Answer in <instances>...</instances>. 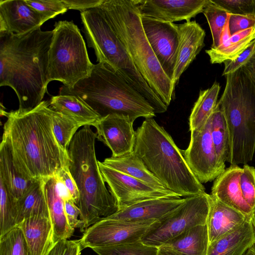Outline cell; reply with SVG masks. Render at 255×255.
<instances>
[{"mask_svg": "<svg viewBox=\"0 0 255 255\" xmlns=\"http://www.w3.org/2000/svg\"><path fill=\"white\" fill-rule=\"evenodd\" d=\"M53 110L43 101L30 112H7L1 142L9 150L17 171L32 181L47 180L69 166V157L53 131Z\"/></svg>", "mask_w": 255, "mask_h": 255, "instance_id": "obj_1", "label": "cell"}, {"mask_svg": "<svg viewBox=\"0 0 255 255\" xmlns=\"http://www.w3.org/2000/svg\"><path fill=\"white\" fill-rule=\"evenodd\" d=\"M53 34V29L40 27L21 35L0 31V86L14 90L20 113L31 111L43 101Z\"/></svg>", "mask_w": 255, "mask_h": 255, "instance_id": "obj_2", "label": "cell"}, {"mask_svg": "<svg viewBox=\"0 0 255 255\" xmlns=\"http://www.w3.org/2000/svg\"><path fill=\"white\" fill-rule=\"evenodd\" d=\"M133 152L166 189L180 197L205 192L187 163L183 150L153 118L145 119L136 130Z\"/></svg>", "mask_w": 255, "mask_h": 255, "instance_id": "obj_3", "label": "cell"}, {"mask_svg": "<svg viewBox=\"0 0 255 255\" xmlns=\"http://www.w3.org/2000/svg\"><path fill=\"white\" fill-rule=\"evenodd\" d=\"M99 6L144 80L168 107L175 85L162 69L147 39L137 0H104Z\"/></svg>", "mask_w": 255, "mask_h": 255, "instance_id": "obj_4", "label": "cell"}, {"mask_svg": "<svg viewBox=\"0 0 255 255\" xmlns=\"http://www.w3.org/2000/svg\"><path fill=\"white\" fill-rule=\"evenodd\" d=\"M97 134L91 126L82 127L68 148L69 168L78 188L81 211L79 228H88L118 211L117 202L106 186L95 151Z\"/></svg>", "mask_w": 255, "mask_h": 255, "instance_id": "obj_5", "label": "cell"}, {"mask_svg": "<svg viewBox=\"0 0 255 255\" xmlns=\"http://www.w3.org/2000/svg\"><path fill=\"white\" fill-rule=\"evenodd\" d=\"M60 95L77 96L101 117L120 115L133 122L140 117L153 118L155 113L146 99L107 65L94 64L90 75L72 88L62 86Z\"/></svg>", "mask_w": 255, "mask_h": 255, "instance_id": "obj_6", "label": "cell"}, {"mask_svg": "<svg viewBox=\"0 0 255 255\" xmlns=\"http://www.w3.org/2000/svg\"><path fill=\"white\" fill-rule=\"evenodd\" d=\"M226 83L217 105L229 136L227 161L246 164L255 152V84L245 66L225 75Z\"/></svg>", "mask_w": 255, "mask_h": 255, "instance_id": "obj_7", "label": "cell"}, {"mask_svg": "<svg viewBox=\"0 0 255 255\" xmlns=\"http://www.w3.org/2000/svg\"><path fill=\"white\" fill-rule=\"evenodd\" d=\"M84 32L89 47L94 50L98 63H103L121 75L149 103L155 114L168 107L150 88L130 58L99 6L81 12Z\"/></svg>", "mask_w": 255, "mask_h": 255, "instance_id": "obj_8", "label": "cell"}, {"mask_svg": "<svg viewBox=\"0 0 255 255\" xmlns=\"http://www.w3.org/2000/svg\"><path fill=\"white\" fill-rule=\"evenodd\" d=\"M48 53L47 82L59 81L73 87L88 77L94 64L90 61L85 41L72 21L55 22Z\"/></svg>", "mask_w": 255, "mask_h": 255, "instance_id": "obj_9", "label": "cell"}, {"mask_svg": "<svg viewBox=\"0 0 255 255\" xmlns=\"http://www.w3.org/2000/svg\"><path fill=\"white\" fill-rule=\"evenodd\" d=\"M211 202V195L206 192L184 197L181 205L142 238V242L159 247L188 229L207 224Z\"/></svg>", "mask_w": 255, "mask_h": 255, "instance_id": "obj_10", "label": "cell"}, {"mask_svg": "<svg viewBox=\"0 0 255 255\" xmlns=\"http://www.w3.org/2000/svg\"><path fill=\"white\" fill-rule=\"evenodd\" d=\"M158 222L124 221L107 217L88 228L79 242L82 250L135 242L141 240Z\"/></svg>", "mask_w": 255, "mask_h": 255, "instance_id": "obj_11", "label": "cell"}, {"mask_svg": "<svg viewBox=\"0 0 255 255\" xmlns=\"http://www.w3.org/2000/svg\"><path fill=\"white\" fill-rule=\"evenodd\" d=\"M103 179L115 198L118 211L144 200L165 197H181L169 190L153 188L139 180L99 161Z\"/></svg>", "mask_w": 255, "mask_h": 255, "instance_id": "obj_12", "label": "cell"}, {"mask_svg": "<svg viewBox=\"0 0 255 255\" xmlns=\"http://www.w3.org/2000/svg\"><path fill=\"white\" fill-rule=\"evenodd\" d=\"M211 128L210 117L202 127L191 131L189 145L183 150L187 163L201 183L215 180L223 173L219 166Z\"/></svg>", "mask_w": 255, "mask_h": 255, "instance_id": "obj_13", "label": "cell"}, {"mask_svg": "<svg viewBox=\"0 0 255 255\" xmlns=\"http://www.w3.org/2000/svg\"><path fill=\"white\" fill-rule=\"evenodd\" d=\"M141 18L145 34L156 57L173 82L179 46L178 25L141 15Z\"/></svg>", "mask_w": 255, "mask_h": 255, "instance_id": "obj_14", "label": "cell"}, {"mask_svg": "<svg viewBox=\"0 0 255 255\" xmlns=\"http://www.w3.org/2000/svg\"><path fill=\"white\" fill-rule=\"evenodd\" d=\"M133 123L128 117L109 115L93 126L96 128L97 138L110 148L112 156L118 157L133 151L136 139Z\"/></svg>", "mask_w": 255, "mask_h": 255, "instance_id": "obj_15", "label": "cell"}, {"mask_svg": "<svg viewBox=\"0 0 255 255\" xmlns=\"http://www.w3.org/2000/svg\"><path fill=\"white\" fill-rule=\"evenodd\" d=\"M210 0H137L141 16L168 22L190 21L203 12Z\"/></svg>", "mask_w": 255, "mask_h": 255, "instance_id": "obj_16", "label": "cell"}, {"mask_svg": "<svg viewBox=\"0 0 255 255\" xmlns=\"http://www.w3.org/2000/svg\"><path fill=\"white\" fill-rule=\"evenodd\" d=\"M48 20L25 0H0V31L24 34L41 27Z\"/></svg>", "mask_w": 255, "mask_h": 255, "instance_id": "obj_17", "label": "cell"}, {"mask_svg": "<svg viewBox=\"0 0 255 255\" xmlns=\"http://www.w3.org/2000/svg\"><path fill=\"white\" fill-rule=\"evenodd\" d=\"M243 168L231 165L213 183L211 196L222 203L252 219L254 212L245 200L240 186Z\"/></svg>", "mask_w": 255, "mask_h": 255, "instance_id": "obj_18", "label": "cell"}, {"mask_svg": "<svg viewBox=\"0 0 255 255\" xmlns=\"http://www.w3.org/2000/svg\"><path fill=\"white\" fill-rule=\"evenodd\" d=\"M179 46L173 82L175 86L182 73L205 45V30L196 21L179 24Z\"/></svg>", "mask_w": 255, "mask_h": 255, "instance_id": "obj_19", "label": "cell"}, {"mask_svg": "<svg viewBox=\"0 0 255 255\" xmlns=\"http://www.w3.org/2000/svg\"><path fill=\"white\" fill-rule=\"evenodd\" d=\"M45 191L50 217L53 230V243L68 240L74 230L68 224L64 199L70 198L57 175L49 179L45 185Z\"/></svg>", "mask_w": 255, "mask_h": 255, "instance_id": "obj_20", "label": "cell"}, {"mask_svg": "<svg viewBox=\"0 0 255 255\" xmlns=\"http://www.w3.org/2000/svg\"><path fill=\"white\" fill-rule=\"evenodd\" d=\"M184 200V198L165 197L144 200L119 210L108 217L124 221H160L172 212Z\"/></svg>", "mask_w": 255, "mask_h": 255, "instance_id": "obj_21", "label": "cell"}, {"mask_svg": "<svg viewBox=\"0 0 255 255\" xmlns=\"http://www.w3.org/2000/svg\"><path fill=\"white\" fill-rule=\"evenodd\" d=\"M255 244L252 219L247 218L236 229L210 244L206 255H244Z\"/></svg>", "mask_w": 255, "mask_h": 255, "instance_id": "obj_22", "label": "cell"}, {"mask_svg": "<svg viewBox=\"0 0 255 255\" xmlns=\"http://www.w3.org/2000/svg\"><path fill=\"white\" fill-rule=\"evenodd\" d=\"M17 226L23 231L30 255H46L54 244L50 216H30Z\"/></svg>", "mask_w": 255, "mask_h": 255, "instance_id": "obj_23", "label": "cell"}, {"mask_svg": "<svg viewBox=\"0 0 255 255\" xmlns=\"http://www.w3.org/2000/svg\"><path fill=\"white\" fill-rule=\"evenodd\" d=\"M247 218L242 213L211 196L207 222L209 244L236 229Z\"/></svg>", "mask_w": 255, "mask_h": 255, "instance_id": "obj_24", "label": "cell"}, {"mask_svg": "<svg viewBox=\"0 0 255 255\" xmlns=\"http://www.w3.org/2000/svg\"><path fill=\"white\" fill-rule=\"evenodd\" d=\"M102 162L106 166L133 177L153 188L160 190H168L163 186L133 152L120 157L111 156L106 158Z\"/></svg>", "mask_w": 255, "mask_h": 255, "instance_id": "obj_25", "label": "cell"}, {"mask_svg": "<svg viewBox=\"0 0 255 255\" xmlns=\"http://www.w3.org/2000/svg\"><path fill=\"white\" fill-rule=\"evenodd\" d=\"M54 111L72 118L83 125L93 126L101 117L80 98L70 95L52 96L49 101Z\"/></svg>", "mask_w": 255, "mask_h": 255, "instance_id": "obj_26", "label": "cell"}, {"mask_svg": "<svg viewBox=\"0 0 255 255\" xmlns=\"http://www.w3.org/2000/svg\"><path fill=\"white\" fill-rule=\"evenodd\" d=\"M47 180L33 181L23 196L16 201L17 226L30 216H50L45 191Z\"/></svg>", "mask_w": 255, "mask_h": 255, "instance_id": "obj_27", "label": "cell"}, {"mask_svg": "<svg viewBox=\"0 0 255 255\" xmlns=\"http://www.w3.org/2000/svg\"><path fill=\"white\" fill-rule=\"evenodd\" d=\"M179 255H206L209 245L207 224L194 227L165 244Z\"/></svg>", "mask_w": 255, "mask_h": 255, "instance_id": "obj_28", "label": "cell"}, {"mask_svg": "<svg viewBox=\"0 0 255 255\" xmlns=\"http://www.w3.org/2000/svg\"><path fill=\"white\" fill-rule=\"evenodd\" d=\"M255 40V26L231 36L218 47L206 50L212 64H221L238 57Z\"/></svg>", "mask_w": 255, "mask_h": 255, "instance_id": "obj_29", "label": "cell"}, {"mask_svg": "<svg viewBox=\"0 0 255 255\" xmlns=\"http://www.w3.org/2000/svg\"><path fill=\"white\" fill-rule=\"evenodd\" d=\"M0 180L16 201L34 181L25 178L17 171L9 150L2 142L0 144Z\"/></svg>", "mask_w": 255, "mask_h": 255, "instance_id": "obj_30", "label": "cell"}, {"mask_svg": "<svg viewBox=\"0 0 255 255\" xmlns=\"http://www.w3.org/2000/svg\"><path fill=\"white\" fill-rule=\"evenodd\" d=\"M220 90V84L215 82L210 88L200 91L189 118L190 131L201 128L209 119L217 106Z\"/></svg>", "mask_w": 255, "mask_h": 255, "instance_id": "obj_31", "label": "cell"}, {"mask_svg": "<svg viewBox=\"0 0 255 255\" xmlns=\"http://www.w3.org/2000/svg\"><path fill=\"white\" fill-rule=\"evenodd\" d=\"M211 134L221 170H225L229 150V136L223 114L217 104L211 116Z\"/></svg>", "mask_w": 255, "mask_h": 255, "instance_id": "obj_32", "label": "cell"}, {"mask_svg": "<svg viewBox=\"0 0 255 255\" xmlns=\"http://www.w3.org/2000/svg\"><path fill=\"white\" fill-rule=\"evenodd\" d=\"M0 237L17 226L16 201L0 180Z\"/></svg>", "mask_w": 255, "mask_h": 255, "instance_id": "obj_33", "label": "cell"}, {"mask_svg": "<svg viewBox=\"0 0 255 255\" xmlns=\"http://www.w3.org/2000/svg\"><path fill=\"white\" fill-rule=\"evenodd\" d=\"M52 119L55 135L63 147L68 150L77 130L83 125L74 119L54 110Z\"/></svg>", "mask_w": 255, "mask_h": 255, "instance_id": "obj_34", "label": "cell"}, {"mask_svg": "<svg viewBox=\"0 0 255 255\" xmlns=\"http://www.w3.org/2000/svg\"><path fill=\"white\" fill-rule=\"evenodd\" d=\"M203 13L207 19L212 34L213 43L211 48H216L221 44L222 35L228 22L229 13L211 1L205 7Z\"/></svg>", "mask_w": 255, "mask_h": 255, "instance_id": "obj_35", "label": "cell"}, {"mask_svg": "<svg viewBox=\"0 0 255 255\" xmlns=\"http://www.w3.org/2000/svg\"><path fill=\"white\" fill-rule=\"evenodd\" d=\"M92 250L98 255H157L158 247L146 245L140 240Z\"/></svg>", "mask_w": 255, "mask_h": 255, "instance_id": "obj_36", "label": "cell"}, {"mask_svg": "<svg viewBox=\"0 0 255 255\" xmlns=\"http://www.w3.org/2000/svg\"><path fill=\"white\" fill-rule=\"evenodd\" d=\"M0 255H30L24 235L19 226L0 237Z\"/></svg>", "mask_w": 255, "mask_h": 255, "instance_id": "obj_37", "label": "cell"}, {"mask_svg": "<svg viewBox=\"0 0 255 255\" xmlns=\"http://www.w3.org/2000/svg\"><path fill=\"white\" fill-rule=\"evenodd\" d=\"M240 186L243 197L249 206L255 211V168L244 164L240 177Z\"/></svg>", "mask_w": 255, "mask_h": 255, "instance_id": "obj_38", "label": "cell"}, {"mask_svg": "<svg viewBox=\"0 0 255 255\" xmlns=\"http://www.w3.org/2000/svg\"><path fill=\"white\" fill-rule=\"evenodd\" d=\"M227 13L255 16V0H211Z\"/></svg>", "mask_w": 255, "mask_h": 255, "instance_id": "obj_39", "label": "cell"}, {"mask_svg": "<svg viewBox=\"0 0 255 255\" xmlns=\"http://www.w3.org/2000/svg\"><path fill=\"white\" fill-rule=\"evenodd\" d=\"M25 1L34 9L45 15L48 20L68 10L62 0H25Z\"/></svg>", "mask_w": 255, "mask_h": 255, "instance_id": "obj_40", "label": "cell"}, {"mask_svg": "<svg viewBox=\"0 0 255 255\" xmlns=\"http://www.w3.org/2000/svg\"><path fill=\"white\" fill-rule=\"evenodd\" d=\"M82 250L79 240H61L56 242L46 255H80Z\"/></svg>", "mask_w": 255, "mask_h": 255, "instance_id": "obj_41", "label": "cell"}, {"mask_svg": "<svg viewBox=\"0 0 255 255\" xmlns=\"http://www.w3.org/2000/svg\"><path fill=\"white\" fill-rule=\"evenodd\" d=\"M255 51V40L238 57L233 60L224 61V69L222 75L225 76L232 73L243 67L253 57Z\"/></svg>", "mask_w": 255, "mask_h": 255, "instance_id": "obj_42", "label": "cell"}, {"mask_svg": "<svg viewBox=\"0 0 255 255\" xmlns=\"http://www.w3.org/2000/svg\"><path fill=\"white\" fill-rule=\"evenodd\" d=\"M230 36L255 26V16L230 14L228 20Z\"/></svg>", "mask_w": 255, "mask_h": 255, "instance_id": "obj_43", "label": "cell"}, {"mask_svg": "<svg viewBox=\"0 0 255 255\" xmlns=\"http://www.w3.org/2000/svg\"><path fill=\"white\" fill-rule=\"evenodd\" d=\"M70 198L77 205L79 199V192L77 185L69 168L66 166L57 174Z\"/></svg>", "mask_w": 255, "mask_h": 255, "instance_id": "obj_44", "label": "cell"}, {"mask_svg": "<svg viewBox=\"0 0 255 255\" xmlns=\"http://www.w3.org/2000/svg\"><path fill=\"white\" fill-rule=\"evenodd\" d=\"M65 212L68 224L71 228H79L81 221L80 220L81 211L77 204L71 199H64Z\"/></svg>", "mask_w": 255, "mask_h": 255, "instance_id": "obj_45", "label": "cell"}, {"mask_svg": "<svg viewBox=\"0 0 255 255\" xmlns=\"http://www.w3.org/2000/svg\"><path fill=\"white\" fill-rule=\"evenodd\" d=\"M68 9L84 11L100 5L104 0H62Z\"/></svg>", "mask_w": 255, "mask_h": 255, "instance_id": "obj_46", "label": "cell"}, {"mask_svg": "<svg viewBox=\"0 0 255 255\" xmlns=\"http://www.w3.org/2000/svg\"><path fill=\"white\" fill-rule=\"evenodd\" d=\"M157 255H179L170 247L163 245L158 247Z\"/></svg>", "mask_w": 255, "mask_h": 255, "instance_id": "obj_47", "label": "cell"}, {"mask_svg": "<svg viewBox=\"0 0 255 255\" xmlns=\"http://www.w3.org/2000/svg\"><path fill=\"white\" fill-rule=\"evenodd\" d=\"M244 66L248 70L255 84V58H252Z\"/></svg>", "mask_w": 255, "mask_h": 255, "instance_id": "obj_48", "label": "cell"}, {"mask_svg": "<svg viewBox=\"0 0 255 255\" xmlns=\"http://www.w3.org/2000/svg\"><path fill=\"white\" fill-rule=\"evenodd\" d=\"M244 255H255V244L250 248Z\"/></svg>", "mask_w": 255, "mask_h": 255, "instance_id": "obj_49", "label": "cell"}, {"mask_svg": "<svg viewBox=\"0 0 255 255\" xmlns=\"http://www.w3.org/2000/svg\"><path fill=\"white\" fill-rule=\"evenodd\" d=\"M252 222L255 230V211L254 212L253 215L252 217Z\"/></svg>", "mask_w": 255, "mask_h": 255, "instance_id": "obj_50", "label": "cell"}, {"mask_svg": "<svg viewBox=\"0 0 255 255\" xmlns=\"http://www.w3.org/2000/svg\"><path fill=\"white\" fill-rule=\"evenodd\" d=\"M252 58H255V53Z\"/></svg>", "mask_w": 255, "mask_h": 255, "instance_id": "obj_51", "label": "cell"}, {"mask_svg": "<svg viewBox=\"0 0 255 255\" xmlns=\"http://www.w3.org/2000/svg\"></svg>", "mask_w": 255, "mask_h": 255, "instance_id": "obj_52", "label": "cell"}]
</instances>
